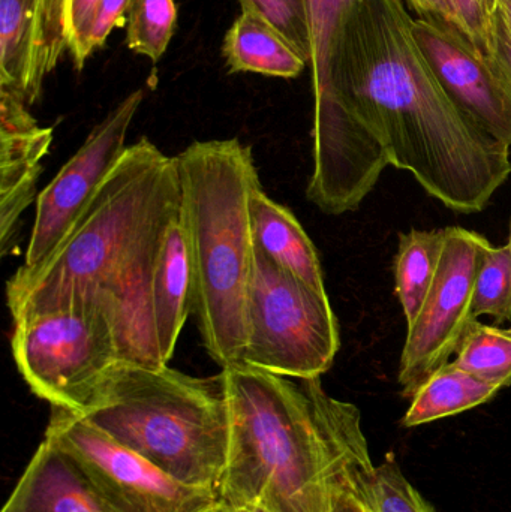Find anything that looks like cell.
<instances>
[{"label": "cell", "mask_w": 511, "mask_h": 512, "mask_svg": "<svg viewBox=\"0 0 511 512\" xmlns=\"http://www.w3.org/2000/svg\"><path fill=\"white\" fill-rule=\"evenodd\" d=\"M413 32L450 98L477 125L511 147V90L492 60L446 21L416 17Z\"/></svg>", "instance_id": "cell-11"}, {"label": "cell", "mask_w": 511, "mask_h": 512, "mask_svg": "<svg viewBox=\"0 0 511 512\" xmlns=\"http://www.w3.org/2000/svg\"><path fill=\"white\" fill-rule=\"evenodd\" d=\"M368 502L374 512H435L407 480L393 456L375 466L368 484Z\"/></svg>", "instance_id": "cell-23"}, {"label": "cell", "mask_w": 511, "mask_h": 512, "mask_svg": "<svg viewBox=\"0 0 511 512\" xmlns=\"http://www.w3.org/2000/svg\"><path fill=\"white\" fill-rule=\"evenodd\" d=\"M224 511L225 512H269V511L263 510V508H258V507L242 508V510H236V511H227V510H224Z\"/></svg>", "instance_id": "cell-34"}, {"label": "cell", "mask_w": 511, "mask_h": 512, "mask_svg": "<svg viewBox=\"0 0 511 512\" xmlns=\"http://www.w3.org/2000/svg\"><path fill=\"white\" fill-rule=\"evenodd\" d=\"M444 230H411L399 236L395 258V289L407 325L419 315L431 289L443 251Z\"/></svg>", "instance_id": "cell-19"}, {"label": "cell", "mask_w": 511, "mask_h": 512, "mask_svg": "<svg viewBox=\"0 0 511 512\" xmlns=\"http://www.w3.org/2000/svg\"><path fill=\"white\" fill-rule=\"evenodd\" d=\"M68 0H41V74L47 77L68 48L66 36Z\"/></svg>", "instance_id": "cell-25"}, {"label": "cell", "mask_w": 511, "mask_h": 512, "mask_svg": "<svg viewBox=\"0 0 511 512\" xmlns=\"http://www.w3.org/2000/svg\"><path fill=\"white\" fill-rule=\"evenodd\" d=\"M491 243L476 231L444 228L443 251L419 315L408 325L398 382L413 399L435 370L456 354L471 322L476 277Z\"/></svg>", "instance_id": "cell-9"}, {"label": "cell", "mask_w": 511, "mask_h": 512, "mask_svg": "<svg viewBox=\"0 0 511 512\" xmlns=\"http://www.w3.org/2000/svg\"><path fill=\"white\" fill-rule=\"evenodd\" d=\"M404 0H357L315 102L306 197L326 215L359 209L389 165L462 215L511 174L510 146L458 107L426 59Z\"/></svg>", "instance_id": "cell-1"}, {"label": "cell", "mask_w": 511, "mask_h": 512, "mask_svg": "<svg viewBox=\"0 0 511 512\" xmlns=\"http://www.w3.org/2000/svg\"><path fill=\"white\" fill-rule=\"evenodd\" d=\"M2 512H110L74 460L44 438Z\"/></svg>", "instance_id": "cell-13"}, {"label": "cell", "mask_w": 511, "mask_h": 512, "mask_svg": "<svg viewBox=\"0 0 511 512\" xmlns=\"http://www.w3.org/2000/svg\"><path fill=\"white\" fill-rule=\"evenodd\" d=\"M240 364L291 379L321 378L341 348L327 292L281 270L255 251Z\"/></svg>", "instance_id": "cell-7"}, {"label": "cell", "mask_w": 511, "mask_h": 512, "mask_svg": "<svg viewBox=\"0 0 511 512\" xmlns=\"http://www.w3.org/2000/svg\"><path fill=\"white\" fill-rule=\"evenodd\" d=\"M488 57L511 90V35L497 17H495L494 51Z\"/></svg>", "instance_id": "cell-30"}, {"label": "cell", "mask_w": 511, "mask_h": 512, "mask_svg": "<svg viewBox=\"0 0 511 512\" xmlns=\"http://www.w3.org/2000/svg\"><path fill=\"white\" fill-rule=\"evenodd\" d=\"M150 297L159 358L168 364L194 309V273L182 212L165 231L153 268Z\"/></svg>", "instance_id": "cell-14"}, {"label": "cell", "mask_w": 511, "mask_h": 512, "mask_svg": "<svg viewBox=\"0 0 511 512\" xmlns=\"http://www.w3.org/2000/svg\"><path fill=\"white\" fill-rule=\"evenodd\" d=\"M404 2L407 3L408 9L416 12L419 18H434L455 26L446 0H404Z\"/></svg>", "instance_id": "cell-31"}, {"label": "cell", "mask_w": 511, "mask_h": 512, "mask_svg": "<svg viewBox=\"0 0 511 512\" xmlns=\"http://www.w3.org/2000/svg\"><path fill=\"white\" fill-rule=\"evenodd\" d=\"M53 129L38 125L29 105L0 89V254L17 252L21 216L38 200L42 159L50 152Z\"/></svg>", "instance_id": "cell-12"}, {"label": "cell", "mask_w": 511, "mask_h": 512, "mask_svg": "<svg viewBox=\"0 0 511 512\" xmlns=\"http://www.w3.org/2000/svg\"><path fill=\"white\" fill-rule=\"evenodd\" d=\"M11 349L21 378L39 399L84 414L125 363L110 319L92 306L66 303L12 321Z\"/></svg>", "instance_id": "cell-6"}, {"label": "cell", "mask_w": 511, "mask_h": 512, "mask_svg": "<svg viewBox=\"0 0 511 512\" xmlns=\"http://www.w3.org/2000/svg\"><path fill=\"white\" fill-rule=\"evenodd\" d=\"M222 53L230 72L296 78L308 65L275 27L246 11L228 29Z\"/></svg>", "instance_id": "cell-17"}, {"label": "cell", "mask_w": 511, "mask_h": 512, "mask_svg": "<svg viewBox=\"0 0 511 512\" xmlns=\"http://www.w3.org/2000/svg\"><path fill=\"white\" fill-rule=\"evenodd\" d=\"M182 221L194 273V315L221 369L242 363L254 268L251 197L260 185L252 149L237 138L195 141L176 156Z\"/></svg>", "instance_id": "cell-4"}, {"label": "cell", "mask_w": 511, "mask_h": 512, "mask_svg": "<svg viewBox=\"0 0 511 512\" xmlns=\"http://www.w3.org/2000/svg\"><path fill=\"white\" fill-rule=\"evenodd\" d=\"M80 415L179 483L218 492L230 439L222 370L200 378L122 363Z\"/></svg>", "instance_id": "cell-5"}, {"label": "cell", "mask_w": 511, "mask_h": 512, "mask_svg": "<svg viewBox=\"0 0 511 512\" xmlns=\"http://www.w3.org/2000/svg\"><path fill=\"white\" fill-rule=\"evenodd\" d=\"M507 245H509V248L511 251V225H510V239H509V243H507Z\"/></svg>", "instance_id": "cell-35"}, {"label": "cell", "mask_w": 511, "mask_h": 512, "mask_svg": "<svg viewBox=\"0 0 511 512\" xmlns=\"http://www.w3.org/2000/svg\"><path fill=\"white\" fill-rule=\"evenodd\" d=\"M42 83L41 0H0V89L30 107Z\"/></svg>", "instance_id": "cell-16"}, {"label": "cell", "mask_w": 511, "mask_h": 512, "mask_svg": "<svg viewBox=\"0 0 511 512\" xmlns=\"http://www.w3.org/2000/svg\"><path fill=\"white\" fill-rule=\"evenodd\" d=\"M99 0H68L66 3V36L68 50L74 56L77 68L86 62V41Z\"/></svg>", "instance_id": "cell-27"}, {"label": "cell", "mask_w": 511, "mask_h": 512, "mask_svg": "<svg viewBox=\"0 0 511 512\" xmlns=\"http://www.w3.org/2000/svg\"><path fill=\"white\" fill-rule=\"evenodd\" d=\"M498 391V385L482 381L449 361L435 370L414 394L402 426L411 429L462 414L491 402Z\"/></svg>", "instance_id": "cell-18"}, {"label": "cell", "mask_w": 511, "mask_h": 512, "mask_svg": "<svg viewBox=\"0 0 511 512\" xmlns=\"http://www.w3.org/2000/svg\"><path fill=\"white\" fill-rule=\"evenodd\" d=\"M221 370L230 409L224 510L329 512L333 484L374 474L359 408L330 396L321 378Z\"/></svg>", "instance_id": "cell-3"}, {"label": "cell", "mask_w": 511, "mask_h": 512, "mask_svg": "<svg viewBox=\"0 0 511 512\" xmlns=\"http://www.w3.org/2000/svg\"><path fill=\"white\" fill-rule=\"evenodd\" d=\"M180 212L176 156L164 155L149 138L126 147L62 243L6 282L12 321L60 304H86L110 319L126 364L167 366L156 346L150 289L165 231Z\"/></svg>", "instance_id": "cell-2"}, {"label": "cell", "mask_w": 511, "mask_h": 512, "mask_svg": "<svg viewBox=\"0 0 511 512\" xmlns=\"http://www.w3.org/2000/svg\"><path fill=\"white\" fill-rule=\"evenodd\" d=\"M143 99V90L126 96L38 195L23 267L41 264L77 224L125 153L126 135Z\"/></svg>", "instance_id": "cell-10"}, {"label": "cell", "mask_w": 511, "mask_h": 512, "mask_svg": "<svg viewBox=\"0 0 511 512\" xmlns=\"http://www.w3.org/2000/svg\"><path fill=\"white\" fill-rule=\"evenodd\" d=\"M371 477L350 478L333 484L329 512H374L368 502Z\"/></svg>", "instance_id": "cell-29"}, {"label": "cell", "mask_w": 511, "mask_h": 512, "mask_svg": "<svg viewBox=\"0 0 511 512\" xmlns=\"http://www.w3.org/2000/svg\"><path fill=\"white\" fill-rule=\"evenodd\" d=\"M45 438L74 460L110 512H213L222 507L215 490L179 483L77 412L51 406Z\"/></svg>", "instance_id": "cell-8"}, {"label": "cell", "mask_w": 511, "mask_h": 512, "mask_svg": "<svg viewBox=\"0 0 511 512\" xmlns=\"http://www.w3.org/2000/svg\"><path fill=\"white\" fill-rule=\"evenodd\" d=\"M456 366L482 381L511 387V328L486 325L474 319L456 351Z\"/></svg>", "instance_id": "cell-20"}, {"label": "cell", "mask_w": 511, "mask_h": 512, "mask_svg": "<svg viewBox=\"0 0 511 512\" xmlns=\"http://www.w3.org/2000/svg\"><path fill=\"white\" fill-rule=\"evenodd\" d=\"M174 0H132L126 42L129 50L158 62L176 29Z\"/></svg>", "instance_id": "cell-21"}, {"label": "cell", "mask_w": 511, "mask_h": 512, "mask_svg": "<svg viewBox=\"0 0 511 512\" xmlns=\"http://www.w3.org/2000/svg\"><path fill=\"white\" fill-rule=\"evenodd\" d=\"M455 26L486 56L494 51L495 17L479 0H446Z\"/></svg>", "instance_id": "cell-26"}, {"label": "cell", "mask_w": 511, "mask_h": 512, "mask_svg": "<svg viewBox=\"0 0 511 512\" xmlns=\"http://www.w3.org/2000/svg\"><path fill=\"white\" fill-rule=\"evenodd\" d=\"M243 11L252 12L275 27L288 44L311 63L312 41L306 0H239Z\"/></svg>", "instance_id": "cell-24"}, {"label": "cell", "mask_w": 511, "mask_h": 512, "mask_svg": "<svg viewBox=\"0 0 511 512\" xmlns=\"http://www.w3.org/2000/svg\"><path fill=\"white\" fill-rule=\"evenodd\" d=\"M495 17L506 26L511 35V0H498L497 14Z\"/></svg>", "instance_id": "cell-32"}, {"label": "cell", "mask_w": 511, "mask_h": 512, "mask_svg": "<svg viewBox=\"0 0 511 512\" xmlns=\"http://www.w3.org/2000/svg\"><path fill=\"white\" fill-rule=\"evenodd\" d=\"M132 0H99L93 15L92 27L86 41V57L96 48L102 47L114 27L125 23V12L131 8Z\"/></svg>", "instance_id": "cell-28"}, {"label": "cell", "mask_w": 511, "mask_h": 512, "mask_svg": "<svg viewBox=\"0 0 511 512\" xmlns=\"http://www.w3.org/2000/svg\"><path fill=\"white\" fill-rule=\"evenodd\" d=\"M479 2L482 3L483 8H485V11L488 12L491 17H495V14H497L498 0H479Z\"/></svg>", "instance_id": "cell-33"}, {"label": "cell", "mask_w": 511, "mask_h": 512, "mask_svg": "<svg viewBox=\"0 0 511 512\" xmlns=\"http://www.w3.org/2000/svg\"><path fill=\"white\" fill-rule=\"evenodd\" d=\"M251 227L255 251L281 270L326 291L314 243L291 210L272 200L261 183L252 192Z\"/></svg>", "instance_id": "cell-15"}, {"label": "cell", "mask_w": 511, "mask_h": 512, "mask_svg": "<svg viewBox=\"0 0 511 512\" xmlns=\"http://www.w3.org/2000/svg\"><path fill=\"white\" fill-rule=\"evenodd\" d=\"M474 318L488 315L497 324L511 319V251L509 245H489L474 286Z\"/></svg>", "instance_id": "cell-22"}]
</instances>
